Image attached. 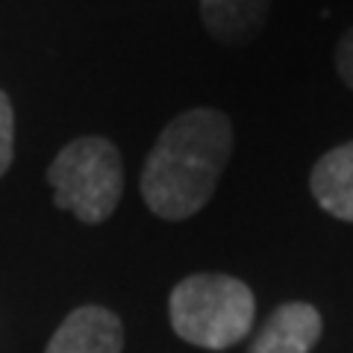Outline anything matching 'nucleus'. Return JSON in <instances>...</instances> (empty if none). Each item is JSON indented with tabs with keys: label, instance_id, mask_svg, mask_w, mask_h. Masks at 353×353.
Listing matches in <instances>:
<instances>
[{
	"label": "nucleus",
	"instance_id": "nucleus-7",
	"mask_svg": "<svg viewBox=\"0 0 353 353\" xmlns=\"http://www.w3.org/2000/svg\"><path fill=\"white\" fill-rule=\"evenodd\" d=\"M271 0H201V15L212 39L230 48L250 44L268 21Z\"/></svg>",
	"mask_w": 353,
	"mask_h": 353
},
{
	"label": "nucleus",
	"instance_id": "nucleus-2",
	"mask_svg": "<svg viewBox=\"0 0 353 353\" xmlns=\"http://www.w3.org/2000/svg\"><path fill=\"white\" fill-rule=\"evenodd\" d=\"M168 315L183 341L206 350H230L250 333L256 301L230 274H192L174 285Z\"/></svg>",
	"mask_w": 353,
	"mask_h": 353
},
{
	"label": "nucleus",
	"instance_id": "nucleus-4",
	"mask_svg": "<svg viewBox=\"0 0 353 353\" xmlns=\"http://www.w3.org/2000/svg\"><path fill=\"white\" fill-rule=\"evenodd\" d=\"M124 327L103 306H80L59 324L44 353H121Z\"/></svg>",
	"mask_w": 353,
	"mask_h": 353
},
{
	"label": "nucleus",
	"instance_id": "nucleus-8",
	"mask_svg": "<svg viewBox=\"0 0 353 353\" xmlns=\"http://www.w3.org/2000/svg\"><path fill=\"white\" fill-rule=\"evenodd\" d=\"M12 153H15V115L9 97L0 92V176L12 165Z\"/></svg>",
	"mask_w": 353,
	"mask_h": 353
},
{
	"label": "nucleus",
	"instance_id": "nucleus-5",
	"mask_svg": "<svg viewBox=\"0 0 353 353\" xmlns=\"http://www.w3.org/2000/svg\"><path fill=\"white\" fill-rule=\"evenodd\" d=\"M321 339V312L312 303H283L253 339L248 353H309Z\"/></svg>",
	"mask_w": 353,
	"mask_h": 353
},
{
	"label": "nucleus",
	"instance_id": "nucleus-9",
	"mask_svg": "<svg viewBox=\"0 0 353 353\" xmlns=\"http://www.w3.org/2000/svg\"><path fill=\"white\" fill-rule=\"evenodd\" d=\"M336 68H339L341 80L353 88V27L341 36L339 48H336Z\"/></svg>",
	"mask_w": 353,
	"mask_h": 353
},
{
	"label": "nucleus",
	"instance_id": "nucleus-1",
	"mask_svg": "<svg viewBox=\"0 0 353 353\" xmlns=\"http://www.w3.org/2000/svg\"><path fill=\"white\" fill-rule=\"evenodd\" d=\"M233 153V124L218 109L197 106L159 132L141 171V197L153 215L183 221L212 201Z\"/></svg>",
	"mask_w": 353,
	"mask_h": 353
},
{
	"label": "nucleus",
	"instance_id": "nucleus-3",
	"mask_svg": "<svg viewBox=\"0 0 353 353\" xmlns=\"http://www.w3.org/2000/svg\"><path fill=\"white\" fill-rule=\"evenodd\" d=\"M53 201L83 224H101L115 212L124 192L121 153L109 139L83 136L59 150L48 168Z\"/></svg>",
	"mask_w": 353,
	"mask_h": 353
},
{
	"label": "nucleus",
	"instance_id": "nucleus-6",
	"mask_svg": "<svg viewBox=\"0 0 353 353\" xmlns=\"http://www.w3.org/2000/svg\"><path fill=\"white\" fill-rule=\"evenodd\" d=\"M309 189L324 212L339 221H353V141L333 148L315 162Z\"/></svg>",
	"mask_w": 353,
	"mask_h": 353
}]
</instances>
